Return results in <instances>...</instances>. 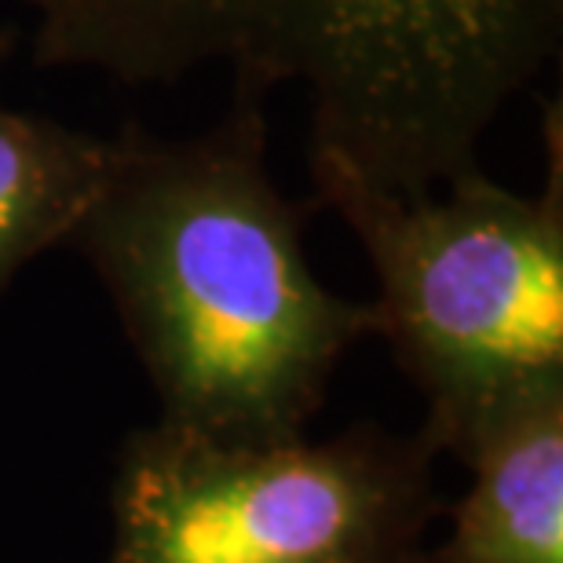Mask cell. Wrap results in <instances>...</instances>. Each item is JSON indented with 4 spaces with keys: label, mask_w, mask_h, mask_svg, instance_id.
Segmentation results:
<instances>
[{
    "label": "cell",
    "mask_w": 563,
    "mask_h": 563,
    "mask_svg": "<svg viewBox=\"0 0 563 563\" xmlns=\"http://www.w3.org/2000/svg\"><path fill=\"white\" fill-rule=\"evenodd\" d=\"M435 454L424 432L220 443L157 421L121 450L107 563H428Z\"/></svg>",
    "instance_id": "obj_4"
},
{
    "label": "cell",
    "mask_w": 563,
    "mask_h": 563,
    "mask_svg": "<svg viewBox=\"0 0 563 563\" xmlns=\"http://www.w3.org/2000/svg\"><path fill=\"white\" fill-rule=\"evenodd\" d=\"M114 140L0 103V292L74 231L107 184Z\"/></svg>",
    "instance_id": "obj_6"
},
{
    "label": "cell",
    "mask_w": 563,
    "mask_h": 563,
    "mask_svg": "<svg viewBox=\"0 0 563 563\" xmlns=\"http://www.w3.org/2000/svg\"><path fill=\"white\" fill-rule=\"evenodd\" d=\"M33 63L121 85L228 66L234 92L308 96L311 151L424 198L479 168L501 110L560 55L563 0H22Z\"/></svg>",
    "instance_id": "obj_2"
},
{
    "label": "cell",
    "mask_w": 563,
    "mask_h": 563,
    "mask_svg": "<svg viewBox=\"0 0 563 563\" xmlns=\"http://www.w3.org/2000/svg\"><path fill=\"white\" fill-rule=\"evenodd\" d=\"M8 52H11V37H8V33H4V30H0V63H4V59H8Z\"/></svg>",
    "instance_id": "obj_7"
},
{
    "label": "cell",
    "mask_w": 563,
    "mask_h": 563,
    "mask_svg": "<svg viewBox=\"0 0 563 563\" xmlns=\"http://www.w3.org/2000/svg\"><path fill=\"white\" fill-rule=\"evenodd\" d=\"M549 179L516 195L483 168L443 198H402L344 157L308 151L314 201L374 264V330L428 399L421 432L454 450L516 391L563 377V125L545 118Z\"/></svg>",
    "instance_id": "obj_3"
},
{
    "label": "cell",
    "mask_w": 563,
    "mask_h": 563,
    "mask_svg": "<svg viewBox=\"0 0 563 563\" xmlns=\"http://www.w3.org/2000/svg\"><path fill=\"white\" fill-rule=\"evenodd\" d=\"M472 490L428 563H563V377H549L461 435Z\"/></svg>",
    "instance_id": "obj_5"
},
{
    "label": "cell",
    "mask_w": 563,
    "mask_h": 563,
    "mask_svg": "<svg viewBox=\"0 0 563 563\" xmlns=\"http://www.w3.org/2000/svg\"><path fill=\"white\" fill-rule=\"evenodd\" d=\"M311 206L267 168L264 99L234 92L201 136H114L74 231L162 399V421L220 443L303 435L374 308L336 297L303 256Z\"/></svg>",
    "instance_id": "obj_1"
}]
</instances>
